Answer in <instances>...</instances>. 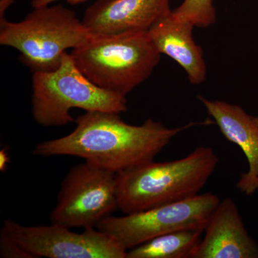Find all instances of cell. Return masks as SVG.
I'll use <instances>...</instances> for the list:
<instances>
[{
    "instance_id": "cell-1",
    "label": "cell",
    "mask_w": 258,
    "mask_h": 258,
    "mask_svg": "<svg viewBox=\"0 0 258 258\" xmlns=\"http://www.w3.org/2000/svg\"><path fill=\"white\" fill-rule=\"evenodd\" d=\"M76 128L61 138L37 144L32 154L40 157L73 156L117 173L154 161L183 131L210 122H191L168 128L149 118L143 124L125 123L119 113L86 111L76 120Z\"/></svg>"
},
{
    "instance_id": "cell-14",
    "label": "cell",
    "mask_w": 258,
    "mask_h": 258,
    "mask_svg": "<svg viewBox=\"0 0 258 258\" xmlns=\"http://www.w3.org/2000/svg\"><path fill=\"white\" fill-rule=\"evenodd\" d=\"M171 13L176 18L200 28L210 26L217 20L212 0H184L182 4Z\"/></svg>"
},
{
    "instance_id": "cell-2",
    "label": "cell",
    "mask_w": 258,
    "mask_h": 258,
    "mask_svg": "<svg viewBox=\"0 0 258 258\" xmlns=\"http://www.w3.org/2000/svg\"><path fill=\"white\" fill-rule=\"evenodd\" d=\"M219 161L213 149L201 146L176 160L149 161L117 173L118 210L129 215L196 196Z\"/></svg>"
},
{
    "instance_id": "cell-5",
    "label": "cell",
    "mask_w": 258,
    "mask_h": 258,
    "mask_svg": "<svg viewBox=\"0 0 258 258\" xmlns=\"http://www.w3.org/2000/svg\"><path fill=\"white\" fill-rule=\"evenodd\" d=\"M32 88V115L37 124L44 127L62 126L75 121L70 114L74 108L119 114L128 109L125 96L91 82L66 52L55 71L34 73Z\"/></svg>"
},
{
    "instance_id": "cell-13",
    "label": "cell",
    "mask_w": 258,
    "mask_h": 258,
    "mask_svg": "<svg viewBox=\"0 0 258 258\" xmlns=\"http://www.w3.org/2000/svg\"><path fill=\"white\" fill-rule=\"evenodd\" d=\"M203 233L184 230L159 236L129 249L126 258H192Z\"/></svg>"
},
{
    "instance_id": "cell-17",
    "label": "cell",
    "mask_w": 258,
    "mask_h": 258,
    "mask_svg": "<svg viewBox=\"0 0 258 258\" xmlns=\"http://www.w3.org/2000/svg\"><path fill=\"white\" fill-rule=\"evenodd\" d=\"M10 162V157L8 152L3 149L0 152V170L5 171L6 170L7 166Z\"/></svg>"
},
{
    "instance_id": "cell-8",
    "label": "cell",
    "mask_w": 258,
    "mask_h": 258,
    "mask_svg": "<svg viewBox=\"0 0 258 258\" xmlns=\"http://www.w3.org/2000/svg\"><path fill=\"white\" fill-rule=\"evenodd\" d=\"M66 226H25L12 220L3 222L1 232L34 258H126L127 250L112 236L97 228L73 232Z\"/></svg>"
},
{
    "instance_id": "cell-9",
    "label": "cell",
    "mask_w": 258,
    "mask_h": 258,
    "mask_svg": "<svg viewBox=\"0 0 258 258\" xmlns=\"http://www.w3.org/2000/svg\"><path fill=\"white\" fill-rule=\"evenodd\" d=\"M170 0H97L82 20L91 35L149 31L171 13Z\"/></svg>"
},
{
    "instance_id": "cell-11",
    "label": "cell",
    "mask_w": 258,
    "mask_h": 258,
    "mask_svg": "<svg viewBox=\"0 0 258 258\" xmlns=\"http://www.w3.org/2000/svg\"><path fill=\"white\" fill-rule=\"evenodd\" d=\"M198 98L223 137L242 149L249 168L241 174L237 188L247 196L253 195L258 190V116L248 114L237 105L202 96Z\"/></svg>"
},
{
    "instance_id": "cell-10",
    "label": "cell",
    "mask_w": 258,
    "mask_h": 258,
    "mask_svg": "<svg viewBox=\"0 0 258 258\" xmlns=\"http://www.w3.org/2000/svg\"><path fill=\"white\" fill-rule=\"evenodd\" d=\"M204 232L192 258H258V243L231 198L220 200Z\"/></svg>"
},
{
    "instance_id": "cell-16",
    "label": "cell",
    "mask_w": 258,
    "mask_h": 258,
    "mask_svg": "<svg viewBox=\"0 0 258 258\" xmlns=\"http://www.w3.org/2000/svg\"><path fill=\"white\" fill-rule=\"evenodd\" d=\"M60 0H32L31 5L32 8H38V7L45 6V5H51L55 2ZM70 5H79L81 3H86L87 0H64Z\"/></svg>"
},
{
    "instance_id": "cell-4",
    "label": "cell",
    "mask_w": 258,
    "mask_h": 258,
    "mask_svg": "<svg viewBox=\"0 0 258 258\" xmlns=\"http://www.w3.org/2000/svg\"><path fill=\"white\" fill-rule=\"evenodd\" d=\"M33 9L19 23L0 18V44L18 50L20 61L32 74L55 71L66 50L91 35L75 12L62 5Z\"/></svg>"
},
{
    "instance_id": "cell-15",
    "label": "cell",
    "mask_w": 258,
    "mask_h": 258,
    "mask_svg": "<svg viewBox=\"0 0 258 258\" xmlns=\"http://www.w3.org/2000/svg\"><path fill=\"white\" fill-rule=\"evenodd\" d=\"M0 257L34 258L28 251L3 232L0 233Z\"/></svg>"
},
{
    "instance_id": "cell-3",
    "label": "cell",
    "mask_w": 258,
    "mask_h": 258,
    "mask_svg": "<svg viewBox=\"0 0 258 258\" xmlns=\"http://www.w3.org/2000/svg\"><path fill=\"white\" fill-rule=\"evenodd\" d=\"M71 55L91 82L123 96L149 79L161 58L149 31L91 35Z\"/></svg>"
},
{
    "instance_id": "cell-12",
    "label": "cell",
    "mask_w": 258,
    "mask_h": 258,
    "mask_svg": "<svg viewBox=\"0 0 258 258\" xmlns=\"http://www.w3.org/2000/svg\"><path fill=\"white\" fill-rule=\"evenodd\" d=\"M194 27L171 11L154 24L149 33L159 52L175 60L184 70L191 84L199 85L206 79L207 67L203 49L193 38Z\"/></svg>"
},
{
    "instance_id": "cell-7",
    "label": "cell",
    "mask_w": 258,
    "mask_h": 258,
    "mask_svg": "<svg viewBox=\"0 0 258 258\" xmlns=\"http://www.w3.org/2000/svg\"><path fill=\"white\" fill-rule=\"evenodd\" d=\"M115 176L86 161L73 166L62 180L51 223L69 228H96L118 210Z\"/></svg>"
},
{
    "instance_id": "cell-6",
    "label": "cell",
    "mask_w": 258,
    "mask_h": 258,
    "mask_svg": "<svg viewBox=\"0 0 258 258\" xmlns=\"http://www.w3.org/2000/svg\"><path fill=\"white\" fill-rule=\"evenodd\" d=\"M220 199L211 192L157 208L124 215L110 216L96 228L112 236L127 251L154 237L176 231H205Z\"/></svg>"
}]
</instances>
